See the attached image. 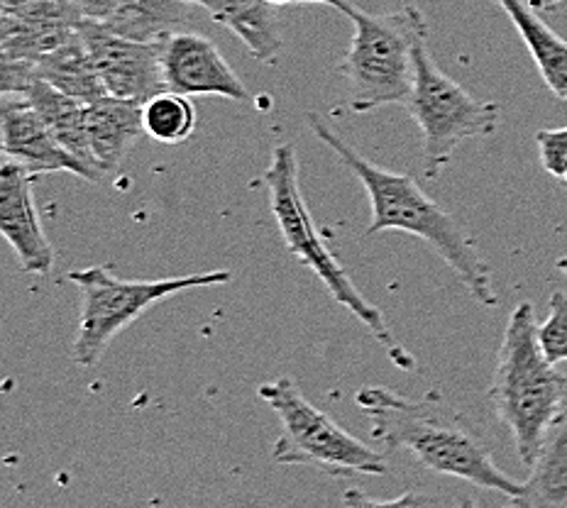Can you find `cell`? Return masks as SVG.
<instances>
[{"instance_id":"cell-9","label":"cell","mask_w":567,"mask_h":508,"mask_svg":"<svg viewBox=\"0 0 567 508\" xmlns=\"http://www.w3.org/2000/svg\"><path fill=\"white\" fill-rule=\"evenodd\" d=\"M81 38L96 62L109 96L145 105L162 91H169L162 69L159 42L127 40L96 20H84Z\"/></svg>"},{"instance_id":"cell-24","label":"cell","mask_w":567,"mask_h":508,"mask_svg":"<svg viewBox=\"0 0 567 508\" xmlns=\"http://www.w3.org/2000/svg\"><path fill=\"white\" fill-rule=\"evenodd\" d=\"M342 508H433V499L421 491H404L396 499L380 501L364 494L360 487H352L342 496Z\"/></svg>"},{"instance_id":"cell-18","label":"cell","mask_w":567,"mask_h":508,"mask_svg":"<svg viewBox=\"0 0 567 508\" xmlns=\"http://www.w3.org/2000/svg\"><path fill=\"white\" fill-rule=\"evenodd\" d=\"M530 477L524 484L522 496H516V508H567V408L553 423L540 453L528 467Z\"/></svg>"},{"instance_id":"cell-21","label":"cell","mask_w":567,"mask_h":508,"mask_svg":"<svg viewBox=\"0 0 567 508\" xmlns=\"http://www.w3.org/2000/svg\"><path fill=\"white\" fill-rule=\"evenodd\" d=\"M145 133L162 145H182L196 129V108L188 96L162 91L142 105Z\"/></svg>"},{"instance_id":"cell-31","label":"cell","mask_w":567,"mask_h":508,"mask_svg":"<svg viewBox=\"0 0 567 508\" xmlns=\"http://www.w3.org/2000/svg\"><path fill=\"white\" fill-rule=\"evenodd\" d=\"M565 408H567V406H565Z\"/></svg>"},{"instance_id":"cell-28","label":"cell","mask_w":567,"mask_h":508,"mask_svg":"<svg viewBox=\"0 0 567 508\" xmlns=\"http://www.w3.org/2000/svg\"><path fill=\"white\" fill-rule=\"evenodd\" d=\"M457 508H480V504L475 499H470V496H465V499H460Z\"/></svg>"},{"instance_id":"cell-10","label":"cell","mask_w":567,"mask_h":508,"mask_svg":"<svg viewBox=\"0 0 567 508\" xmlns=\"http://www.w3.org/2000/svg\"><path fill=\"white\" fill-rule=\"evenodd\" d=\"M162 69L167 89L182 96H220L228 101H250V91L235 74L226 56L206 34L194 30L174 32L159 42Z\"/></svg>"},{"instance_id":"cell-29","label":"cell","mask_w":567,"mask_h":508,"mask_svg":"<svg viewBox=\"0 0 567 508\" xmlns=\"http://www.w3.org/2000/svg\"><path fill=\"white\" fill-rule=\"evenodd\" d=\"M555 267H558V269L563 271V274L567 277V257H560V259H558V262H555Z\"/></svg>"},{"instance_id":"cell-22","label":"cell","mask_w":567,"mask_h":508,"mask_svg":"<svg viewBox=\"0 0 567 508\" xmlns=\"http://www.w3.org/2000/svg\"><path fill=\"white\" fill-rule=\"evenodd\" d=\"M538 345L548 362H567V293L555 291L550 297L546 321L538 325Z\"/></svg>"},{"instance_id":"cell-8","label":"cell","mask_w":567,"mask_h":508,"mask_svg":"<svg viewBox=\"0 0 567 508\" xmlns=\"http://www.w3.org/2000/svg\"><path fill=\"white\" fill-rule=\"evenodd\" d=\"M431 38V34H429ZM429 38L413 56V86L406 111L423 133V172L439 179L465 139L489 137L502 121L499 103L477 101L435 64Z\"/></svg>"},{"instance_id":"cell-25","label":"cell","mask_w":567,"mask_h":508,"mask_svg":"<svg viewBox=\"0 0 567 508\" xmlns=\"http://www.w3.org/2000/svg\"><path fill=\"white\" fill-rule=\"evenodd\" d=\"M71 3L81 10V15L86 20L105 22L117 13V8L123 6V0H71Z\"/></svg>"},{"instance_id":"cell-32","label":"cell","mask_w":567,"mask_h":508,"mask_svg":"<svg viewBox=\"0 0 567 508\" xmlns=\"http://www.w3.org/2000/svg\"><path fill=\"white\" fill-rule=\"evenodd\" d=\"M198 8H200V6H198Z\"/></svg>"},{"instance_id":"cell-27","label":"cell","mask_w":567,"mask_h":508,"mask_svg":"<svg viewBox=\"0 0 567 508\" xmlns=\"http://www.w3.org/2000/svg\"><path fill=\"white\" fill-rule=\"evenodd\" d=\"M34 3V0H0V8H3V13H10V10H20Z\"/></svg>"},{"instance_id":"cell-3","label":"cell","mask_w":567,"mask_h":508,"mask_svg":"<svg viewBox=\"0 0 567 508\" xmlns=\"http://www.w3.org/2000/svg\"><path fill=\"white\" fill-rule=\"evenodd\" d=\"M494 416L512 433L518 459L534 465L553 423L567 406V376L555 370L538 345L534 305L518 303L504 330L489 384Z\"/></svg>"},{"instance_id":"cell-16","label":"cell","mask_w":567,"mask_h":508,"mask_svg":"<svg viewBox=\"0 0 567 508\" xmlns=\"http://www.w3.org/2000/svg\"><path fill=\"white\" fill-rule=\"evenodd\" d=\"M34 111L40 113L47 127L52 129L54 137L74 155L81 164H86L91 172H96L103 182V172L99 169L96 159H93L91 142H89V127H86V103L66 96V93L56 91L42 79H34L22 93Z\"/></svg>"},{"instance_id":"cell-20","label":"cell","mask_w":567,"mask_h":508,"mask_svg":"<svg viewBox=\"0 0 567 508\" xmlns=\"http://www.w3.org/2000/svg\"><path fill=\"white\" fill-rule=\"evenodd\" d=\"M499 3L514 22L516 32L522 34L546 86L560 101H567V40L546 25L522 0H499Z\"/></svg>"},{"instance_id":"cell-15","label":"cell","mask_w":567,"mask_h":508,"mask_svg":"<svg viewBox=\"0 0 567 508\" xmlns=\"http://www.w3.org/2000/svg\"><path fill=\"white\" fill-rule=\"evenodd\" d=\"M218 25L228 28L259 62H275L284 50L277 6L269 0H196Z\"/></svg>"},{"instance_id":"cell-13","label":"cell","mask_w":567,"mask_h":508,"mask_svg":"<svg viewBox=\"0 0 567 508\" xmlns=\"http://www.w3.org/2000/svg\"><path fill=\"white\" fill-rule=\"evenodd\" d=\"M81 10L71 0H34L0 18V59L40 62L74 40L84 25Z\"/></svg>"},{"instance_id":"cell-5","label":"cell","mask_w":567,"mask_h":508,"mask_svg":"<svg viewBox=\"0 0 567 508\" xmlns=\"http://www.w3.org/2000/svg\"><path fill=\"white\" fill-rule=\"evenodd\" d=\"M340 13L352 22V40L338 66L350 86V108L372 113L384 105H406L413 56L419 42L431 34L429 20L413 6L374 15L350 0Z\"/></svg>"},{"instance_id":"cell-11","label":"cell","mask_w":567,"mask_h":508,"mask_svg":"<svg viewBox=\"0 0 567 508\" xmlns=\"http://www.w3.org/2000/svg\"><path fill=\"white\" fill-rule=\"evenodd\" d=\"M3 152L8 159L18 162L32 176L69 172L79 179L99 184L101 176L81 164L71 152L54 137V133L40 117V113L22 96H3Z\"/></svg>"},{"instance_id":"cell-14","label":"cell","mask_w":567,"mask_h":508,"mask_svg":"<svg viewBox=\"0 0 567 508\" xmlns=\"http://www.w3.org/2000/svg\"><path fill=\"white\" fill-rule=\"evenodd\" d=\"M86 127L93 159L109 176L130 157V152L145 135L142 103L105 96L86 105Z\"/></svg>"},{"instance_id":"cell-30","label":"cell","mask_w":567,"mask_h":508,"mask_svg":"<svg viewBox=\"0 0 567 508\" xmlns=\"http://www.w3.org/2000/svg\"><path fill=\"white\" fill-rule=\"evenodd\" d=\"M565 188H567V179H565Z\"/></svg>"},{"instance_id":"cell-26","label":"cell","mask_w":567,"mask_h":508,"mask_svg":"<svg viewBox=\"0 0 567 508\" xmlns=\"http://www.w3.org/2000/svg\"><path fill=\"white\" fill-rule=\"evenodd\" d=\"M271 6H277V8H281V6H301V3H316V6H330V8H336V10H340L342 6L348 3V0H269Z\"/></svg>"},{"instance_id":"cell-17","label":"cell","mask_w":567,"mask_h":508,"mask_svg":"<svg viewBox=\"0 0 567 508\" xmlns=\"http://www.w3.org/2000/svg\"><path fill=\"white\" fill-rule=\"evenodd\" d=\"M196 6V0H123L117 13L103 25L127 40L155 44L174 32L194 30Z\"/></svg>"},{"instance_id":"cell-2","label":"cell","mask_w":567,"mask_h":508,"mask_svg":"<svg viewBox=\"0 0 567 508\" xmlns=\"http://www.w3.org/2000/svg\"><path fill=\"white\" fill-rule=\"evenodd\" d=\"M313 135L333 149L340 162L358 176L368 194L372 220L368 235H380L386 230L409 232L423 240L443 262L453 269V274L463 281V287L484 305H496V293L492 287V269L480 257L475 242L463 230V226L443 210L423 191L411 174H396L382 169L380 164L364 159L338 129L330 127L321 115H306Z\"/></svg>"},{"instance_id":"cell-12","label":"cell","mask_w":567,"mask_h":508,"mask_svg":"<svg viewBox=\"0 0 567 508\" xmlns=\"http://www.w3.org/2000/svg\"><path fill=\"white\" fill-rule=\"evenodd\" d=\"M34 176L8 159L0 169V232L16 250L25 274L47 277L54 269V247L42 230L40 212L32 196Z\"/></svg>"},{"instance_id":"cell-1","label":"cell","mask_w":567,"mask_h":508,"mask_svg":"<svg viewBox=\"0 0 567 508\" xmlns=\"http://www.w3.org/2000/svg\"><path fill=\"white\" fill-rule=\"evenodd\" d=\"M354 404L368 416L372 438L389 450H409L435 475L470 481L512 501L522 496L524 484L494 463L489 447L439 394L406 398L386 386H362Z\"/></svg>"},{"instance_id":"cell-23","label":"cell","mask_w":567,"mask_h":508,"mask_svg":"<svg viewBox=\"0 0 567 508\" xmlns=\"http://www.w3.org/2000/svg\"><path fill=\"white\" fill-rule=\"evenodd\" d=\"M536 145H538V159L540 167L553 179H567V125L565 127H553V129H540L536 133Z\"/></svg>"},{"instance_id":"cell-19","label":"cell","mask_w":567,"mask_h":508,"mask_svg":"<svg viewBox=\"0 0 567 508\" xmlns=\"http://www.w3.org/2000/svg\"><path fill=\"white\" fill-rule=\"evenodd\" d=\"M34 74L56 91H62L66 96L86 105L109 96V91H105L96 69V62H93L81 32L52 54H47L40 62H34Z\"/></svg>"},{"instance_id":"cell-6","label":"cell","mask_w":567,"mask_h":508,"mask_svg":"<svg viewBox=\"0 0 567 508\" xmlns=\"http://www.w3.org/2000/svg\"><path fill=\"white\" fill-rule=\"evenodd\" d=\"M81 291V318L74 338V362L96 367L111 342L137 318L159 301L192 289L223 287L233 279L228 269L200 271L169 279H121L109 267H89L69 271L66 277Z\"/></svg>"},{"instance_id":"cell-4","label":"cell","mask_w":567,"mask_h":508,"mask_svg":"<svg viewBox=\"0 0 567 508\" xmlns=\"http://www.w3.org/2000/svg\"><path fill=\"white\" fill-rule=\"evenodd\" d=\"M265 184L269 194L271 216L277 220L281 238L287 242V250L326 283L330 297L340 305H346V309L370 330L372 338L380 342L399 370L411 372L416 367V360H413L411 352H406L404 345L394 338L384 313L362 297L360 289L352 283L348 269L342 267L338 262V257L326 247L301 191L297 147L289 145V142H279V145L271 149L269 167L265 172Z\"/></svg>"},{"instance_id":"cell-7","label":"cell","mask_w":567,"mask_h":508,"mask_svg":"<svg viewBox=\"0 0 567 508\" xmlns=\"http://www.w3.org/2000/svg\"><path fill=\"white\" fill-rule=\"evenodd\" d=\"M259 398L277 413L281 433L271 447L277 465L311 467L328 477H384L386 457L354 438L313 406L291 376L259 386Z\"/></svg>"}]
</instances>
